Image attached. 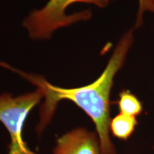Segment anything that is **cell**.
<instances>
[{
    "instance_id": "cell-1",
    "label": "cell",
    "mask_w": 154,
    "mask_h": 154,
    "mask_svg": "<svg viewBox=\"0 0 154 154\" xmlns=\"http://www.w3.org/2000/svg\"><path fill=\"white\" fill-rule=\"evenodd\" d=\"M134 28L123 34L104 70L97 79L88 85L71 88L59 87L40 76L19 72L44 94V102L40 111V121L36 127L38 133H41L49 124L58 103L62 100H69L82 109L94 122L102 154H117L110 138L111 91L116 75L124 66L134 44Z\"/></svg>"
},
{
    "instance_id": "cell-2",
    "label": "cell",
    "mask_w": 154,
    "mask_h": 154,
    "mask_svg": "<svg viewBox=\"0 0 154 154\" xmlns=\"http://www.w3.org/2000/svg\"><path fill=\"white\" fill-rule=\"evenodd\" d=\"M113 0H49L41 9L32 11L24 19V26L30 37L34 39L50 38L58 29L69 26L80 21L88 20L91 13L86 10L73 14H67L66 11L75 3H85L104 8Z\"/></svg>"
},
{
    "instance_id": "cell-3",
    "label": "cell",
    "mask_w": 154,
    "mask_h": 154,
    "mask_svg": "<svg viewBox=\"0 0 154 154\" xmlns=\"http://www.w3.org/2000/svg\"><path fill=\"white\" fill-rule=\"evenodd\" d=\"M44 98L40 88L24 95L13 97L8 94L0 95V122L10 136L8 154H36L29 149L23 139L24 121L29 113Z\"/></svg>"
},
{
    "instance_id": "cell-4",
    "label": "cell",
    "mask_w": 154,
    "mask_h": 154,
    "mask_svg": "<svg viewBox=\"0 0 154 154\" xmlns=\"http://www.w3.org/2000/svg\"><path fill=\"white\" fill-rule=\"evenodd\" d=\"M54 154H102L99 136L86 128H76L58 138Z\"/></svg>"
},
{
    "instance_id": "cell-5",
    "label": "cell",
    "mask_w": 154,
    "mask_h": 154,
    "mask_svg": "<svg viewBox=\"0 0 154 154\" xmlns=\"http://www.w3.org/2000/svg\"><path fill=\"white\" fill-rule=\"evenodd\" d=\"M138 124L136 117L119 113L111 119L110 132L114 137L126 140L134 134Z\"/></svg>"
},
{
    "instance_id": "cell-6",
    "label": "cell",
    "mask_w": 154,
    "mask_h": 154,
    "mask_svg": "<svg viewBox=\"0 0 154 154\" xmlns=\"http://www.w3.org/2000/svg\"><path fill=\"white\" fill-rule=\"evenodd\" d=\"M120 113L124 114L137 117L143 112V104L129 90H122L119 95V100L117 101Z\"/></svg>"
},
{
    "instance_id": "cell-7",
    "label": "cell",
    "mask_w": 154,
    "mask_h": 154,
    "mask_svg": "<svg viewBox=\"0 0 154 154\" xmlns=\"http://www.w3.org/2000/svg\"><path fill=\"white\" fill-rule=\"evenodd\" d=\"M139 2V9H138V14H143L144 11V9L147 3V0H138Z\"/></svg>"
},
{
    "instance_id": "cell-8",
    "label": "cell",
    "mask_w": 154,
    "mask_h": 154,
    "mask_svg": "<svg viewBox=\"0 0 154 154\" xmlns=\"http://www.w3.org/2000/svg\"><path fill=\"white\" fill-rule=\"evenodd\" d=\"M146 11H151L154 14V0H147Z\"/></svg>"
},
{
    "instance_id": "cell-9",
    "label": "cell",
    "mask_w": 154,
    "mask_h": 154,
    "mask_svg": "<svg viewBox=\"0 0 154 154\" xmlns=\"http://www.w3.org/2000/svg\"><path fill=\"white\" fill-rule=\"evenodd\" d=\"M0 66H3V67H5V68H7V69H11V67L10 66H9L8 64H7V63H5V62H2V61H0Z\"/></svg>"
}]
</instances>
